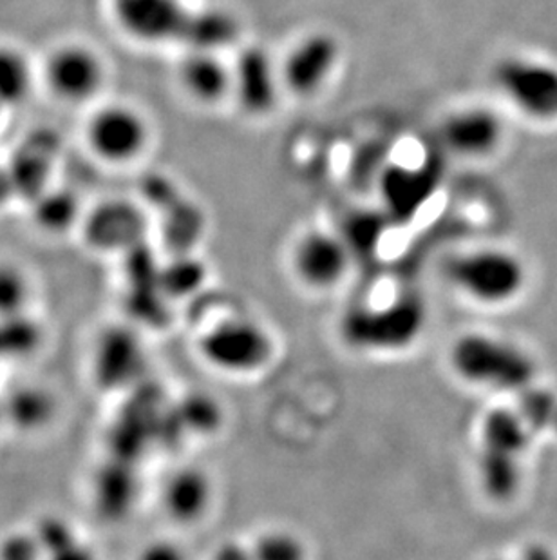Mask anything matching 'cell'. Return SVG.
Masks as SVG:
<instances>
[{"label": "cell", "mask_w": 557, "mask_h": 560, "mask_svg": "<svg viewBox=\"0 0 557 560\" xmlns=\"http://www.w3.org/2000/svg\"><path fill=\"white\" fill-rule=\"evenodd\" d=\"M35 201H37V207H35L37 222L48 231H62V229L69 228L79 212V203L66 190L46 192V195L38 196V200Z\"/></svg>", "instance_id": "obj_20"}, {"label": "cell", "mask_w": 557, "mask_h": 560, "mask_svg": "<svg viewBox=\"0 0 557 560\" xmlns=\"http://www.w3.org/2000/svg\"><path fill=\"white\" fill-rule=\"evenodd\" d=\"M143 217L129 201L107 200L96 207L85 222V234L98 249H121L142 238Z\"/></svg>", "instance_id": "obj_14"}, {"label": "cell", "mask_w": 557, "mask_h": 560, "mask_svg": "<svg viewBox=\"0 0 557 560\" xmlns=\"http://www.w3.org/2000/svg\"><path fill=\"white\" fill-rule=\"evenodd\" d=\"M422 327L420 303L402 300L386 307L352 312L344 323V334L355 347L396 350L413 343Z\"/></svg>", "instance_id": "obj_4"}, {"label": "cell", "mask_w": 557, "mask_h": 560, "mask_svg": "<svg viewBox=\"0 0 557 560\" xmlns=\"http://www.w3.org/2000/svg\"><path fill=\"white\" fill-rule=\"evenodd\" d=\"M352 254L339 234L310 231L295 245L294 269L306 285L330 289L346 276Z\"/></svg>", "instance_id": "obj_12"}, {"label": "cell", "mask_w": 557, "mask_h": 560, "mask_svg": "<svg viewBox=\"0 0 557 560\" xmlns=\"http://www.w3.org/2000/svg\"><path fill=\"white\" fill-rule=\"evenodd\" d=\"M452 369L463 380L496 390H518L534 375L531 358L514 345L487 334H465L452 345Z\"/></svg>", "instance_id": "obj_2"}, {"label": "cell", "mask_w": 557, "mask_h": 560, "mask_svg": "<svg viewBox=\"0 0 557 560\" xmlns=\"http://www.w3.org/2000/svg\"><path fill=\"white\" fill-rule=\"evenodd\" d=\"M29 283L26 276L13 265H0V308L5 312L21 307L26 302Z\"/></svg>", "instance_id": "obj_22"}, {"label": "cell", "mask_w": 557, "mask_h": 560, "mask_svg": "<svg viewBox=\"0 0 557 560\" xmlns=\"http://www.w3.org/2000/svg\"><path fill=\"white\" fill-rule=\"evenodd\" d=\"M237 32L239 26L230 13L223 10H201L190 13L181 40L189 44L190 49L220 54V49L234 44Z\"/></svg>", "instance_id": "obj_16"}, {"label": "cell", "mask_w": 557, "mask_h": 560, "mask_svg": "<svg viewBox=\"0 0 557 560\" xmlns=\"http://www.w3.org/2000/svg\"><path fill=\"white\" fill-rule=\"evenodd\" d=\"M179 84L203 106H217L232 95V68L220 54L192 49L179 66Z\"/></svg>", "instance_id": "obj_13"}, {"label": "cell", "mask_w": 557, "mask_h": 560, "mask_svg": "<svg viewBox=\"0 0 557 560\" xmlns=\"http://www.w3.org/2000/svg\"><path fill=\"white\" fill-rule=\"evenodd\" d=\"M253 560H306V550L288 532H269L252 548Z\"/></svg>", "instance_id": "obj_21"}, {"label": "cell", "mask_w": 557, "mask_h": 560, "mask_svg": "<svg viewBox=\"0 0 557 560\" xmlns=\"http://www.w3.org/2000/svg\"><path fill=\"white\" fill-rule=\"evenodd\" d=\"M201 352L212 365L226 372L258 371L270 360L272 341L256 323L232 319L211 328L201 339Z\"/></svg>", "instance_id": "obj_7"}, {"label": "cell", "mask_w": 557, "mask_h": 560, "mask_svg": "<svg viewBox=\"0 0 557 560\" xmlns=\"http://www.w3.org/2000/svg\"><path fill=\"white\" fill-rule=\"evenodd\" d=\"M482 439V448L520 459L526 446V430L514 412L496 408L485 418Z\"/></svg>", "instance_id": "obj_19"}, {"label": "cell", "mask_w": 557, "mask_h": 560, "mask_svg": "<svg viewBox=\"0 0 557 560\" xmlns=\"http://www.w3.org/2000/svg\"><path fill=\"white\" fill-rule=\"evenodd\" d=\"M440 135L446 148L457 156L487 159L500 149L505 124L489 107H462L443 120Z\"/></svg>", "instance_id": "obj_11"}, {"label": "cell", "mask_w": 557, "mask_h": 560, "mask_svg": "<svg viewBox=\"0 0 557 560\" xmlns=\"http://www.w3.org/2000/svg\"><path fill=\"white\" fill-rule=\"evenodd\" d=\"M341 60V44L327 32L308 33L289 48L281 63L283 88L299 96L321 93L335 73Z\"/></svg>", "instance_id": "obj_6"}, {"label": "cell", "mask_w": 557, "mask_h": 560, "mask_svg": "<svg viewBox=\"0 0 557 560\" xmlns=\"http://www.w3.org/2000/svg\"><path fill=\"white\" fill-rule=\"evenodd\" d=\"M446 275L458 291L484 305L510 303L526 285L523 259L500 247L457 254L449 259Z\"/></svg>", "instance_id": "obj_1"}, {"label": "cell", "mask_w": 557, "mask_h": 560, "mask_svg": "<svg viewBox=\"0 0 557 560\" xmlns=\"http://www.w3.org/2000/svg\"><path fill=\"white\" fill-rule=\"evenodd\" d=\"M0 113H2V109H0Z\"/></svg>", "instance_id": "obj_26"}, {"label": "cell", "mask_w": 557, "mask_h": 560, "mask_svg": "<svg viewBox=\"0 0 557 560\" xmlns=\"http://www.w3.org/2000/svg\"><path fill=\"white\" fill-rule=\"evenodd\" d=\"M35 69L22 49L0 44V109L21 106L32 95Z\"/></svg>", "instance_id": "obj_17"}, {"label": "cell", "mask_w": 557, "mask_h": 560, "mask_svg": "<svg viewBox=\"0 0 557 560\" xmlns=\"http://www.w3.org/2000/svg\"><path fill=\"white\" fill-rule=\"evenodd\" d=\"M214 560H253L252 550H245L239 545L222 546Z\"/></svg>", "instance_id": "obj_25"}, {"label": "cell", "mask_w": 557, "mask_h": 560, "mask_svg": "<svg viewBox=\"0 0 557 560\" xmlns=\"http://www.w3.org/2000/svg\"><path fill=\"white\" fill-rule=\"evenodd\" d=\"M211 482L198 470H179L167 481L164 504L167 512L181 523H194L209 508Z\"/></svg>", "instance_id": "obj_15"}, {"label": "cell", "mask_w": 557, "mask_h": 560, "mask_svg": "<svg viewBox=\"0 0 557 560\" xmlns=\"http://www.w3.org/2000/svg\"><path fill=\"white\" fill-rule=\"evenodd\" d=\"M232 96L242 112L252 117H264L274 112L281 91V69L275 68L269 51L259 46H248L237 55L232 66Z\"/></svg>", "instance_id": "obj_10"}, {"label": "cell", "mask_w": 557, "mask_h": 560, "mask_svg": "<svg viewBox=\"0 0 557 560\" xmlns=\"http://www.w3.org/2000/svg\"><path fill=\"white\" fill-rule=\"evenodd\" d=\"M518 560H557L556 551L545 545L526 546Z\"/></svg>", "instance_id": "obj_24"}, {"label": "cell", "mask_w": 557, "mask_h": 560, "mask_svg": "<svg viewBox=\"0 0 557 560\" xmlns=\"http://www.w3.org/2000/svg\"><path fill=\"white\" fill-rule=\"evenodd\" d=\"M431 182L420 171L393 170L384 182V198L391 211L410 218L427 200Z\"/></svg>", "instance_id": "obj_18"}, {"label": "cell", "mask_w": 557, "mask_h": 560, "mask_svg": "<svg viewBox=\"0 0 557 560\" xmlns=\"http://www.w3.org/2000/svg\"><path fill=\"white\" fill-rule=\"evenodd\" d=\"M138 560H187V556L179 546L162 540V542L149 545Z\"/></svg>", "instance_id": "obj_23"}, {"label": "cell", "mask_w": 557, "mask_h": 560, "mask_svg": "<svg viewBox=\"0 0 557 560\" xmlns=\"http://www.w3.org/2000/svg\"><path fill=\"white\" fill-rule=\"evenodd\" d=\"M496 90L523 117L536 122L557 120V66L547 60L509 55L493 68Z\"/></svg>", "instance_id": "obj_3"}, {"label": "cell", "mask_w": 557, "mask_h": 560, "mask_svg": "<svg viewBox=\"0 0 557 560\" xmlns=\"http://www.w3.org/2000/svg\"><path fill=\"white\" fill-rule=\"evenodd\" d=\"M106 63L84 44H62L49 55L44 77L60 101L82 104L98 95L106 82Z\"/></svg>", "instance_id": "obj_8"}, {"label": "cell", "mask_w": 557, "mask_h": 560, "mask_svg": "<svg viewBox=\"0 0 557 560\" xmlns=\"http://www.w3.org/2000/svg\"><path fill=\"white\" fill-rule=\"evenodd\" d=\"M111 5L118 26L138 43L181 40L189 22L181 0H111Z\"/></svg>", "instance_id": "obj_9"}, {"label": "cell", "mask_w": 557, "mask_h": 560, "mask_svg": "<svg viewBox=\"0 0 557 560\" xmlns=\"http://www.w3.org/2000/svg\"><path fill=\"white\" fill-rule=\"evenodd\" d=\"M85 135L91 151L109 164L134 162L151 142L147 118L126 104L100 107L90 118Z\"/></svg>", "instance_id": "obj_5"}]
</instances>
